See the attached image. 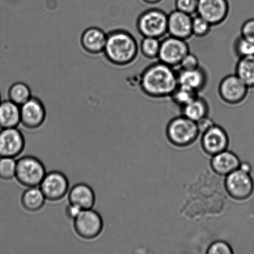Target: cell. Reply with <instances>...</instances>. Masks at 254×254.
I'll return each mask as SVG.
<instances>
[{
	"label": "cell",
	"instance_id": "1",
	"mask_svg": "<svg viewBox=\"0 0 254 254\" xmlns=\"http://www.w3.org/2000/svg\"><path fill=\"white\" fill-rule=\"evenodd\" d=\"M139 86L149 98H170L179 86L177 69L159 61L149 64L139 76Z\"/></svg>",
	"mask_w": 254,
	"mask_h": 254
},
{
	"label": "cell",
	"instance_id": "2",
	"mask_svg": "<svg viewBox=\"0 0 254 254\" xmlns=\"http://www.w3.org/2000/svg\"><path fill=\"white\" fill-rule=\"evenodd\" d=\"M138 42L129 32L116 30L107 35L104 52L106 59L119 66L128 65L138 56Z\"/></svg>",
	"mask_w": 254,
	"mask_h": 254
},
{
	"label": "cell",
	"instance_id": "3",
	"mask_svg": "<svg viewBox=\"0 0 254 254\" xmlns=\"http://www.w3.org/2000/svg\"><path fill=\"white\" fill-rule=\"evenodd\" d=\"M200 133L197 124L183 115L172 119L166 128L169 141L181 148L192 144Z\"/></svg>",
	"mask_w": 254,
	"mask_h": 254
},
{
	"label": "cell",
	"instance_id": "4",
	"mask_svg": "<svg viewBox=\"0 0 254 254\" xmlns=\"http://www.w3.org/2000/svg\"><path fill=\"white\" fill-rule=\"evenodd\" d=\"M168 16L158 8L146 10L137 19V30L143 37L163 38L168 34Z\"/></svg>",
	"mask_w": 254,
	"mask_h": 254
},
{
	"label": "cell",
	"instance_id": "5",
	"mask_svg": "<svg viewBox=\"0 0 254 254\" xmlns=\"http://www.w3.org/2000/svg\"><path fill=\"white\" fill-rule=\"evenodd\" d=\"M46 174L44 164L36 157L24 156L16 161L15 178L22 186L27 188L39 186Z\"/></svg>",
	"mask_w": 254,
	"mask_h": 254
},
{
	"label": "cell",
	"instance_id": "6",
	"mask_svg": "<svg viewBox=\"0 0 254 254\" xmlns=\"http://www.w3.org/2000/svg\"><path fill=\"white\" fill-rule=\"evenodd\" d=\"M189 52L190 47L186 40L169 36L161 41L158 59L162 63L177 69Z\"/></svg>",
	"mask_w": 254,
	"mask_h": 254
},
{
	"label": "cell",
	"instance_id": "7",
	"mask_svg": "<svg viewBox=\"0 0 254 254\" xmlns=\"http://www.w3.org/2000/svg\"><path fill=\"white\" fill-rule=\"evenodd\" d=\"M250 89L235 73L228 74L221 79L218 86V94L224 103L229 105H238L247 98Z\"/></svg>",
	"mask_w": 254,
	"mask_h": 254
},
{
	"label": "cell",
	"instance_id": "8",
	"mask_svg": "<svg viewBox=\"0 0 254 254\" xmlns=\"http://www.w3.org/2000/svg\"><path fill=\"white\" fill-rule=\"evenodd\" d=\"M225 188L231 197L238 200H246L254 193V182L250 173L238 169L226 176Z\"/></svg>",
	"mask_w": 254,
	"mask_h": 254
},
{
	"label": "cell",
	"instance_id": "9",
	"mask_svg": "<svg viewBox=\"0 0 254 254\" xmlns=\"http://www.w3.org/2000/svg\"><path fill=\"white\" fill-rule=\"evenodd\" d=\"M74 228L81 238L93 240L100 235L103 230V218L93 208L83 210L74 220Z\"/></svg>",
	"mask_w": 254,
	"mask_h": 254
},
{
	"label": "cell",
	"instance_id": "10",
	"mask_svg": "<svg viewBox=\"0 0 254 254\" xmlns=\"http://www.w3.org/2000/svg\"><path fill=\"white\" fill-rule=\"evenodd\" d=\"M228 0H198L196 14L202 17L212 26H220L230 14Z\"/></svg>",
	"mask_w": 254,
	"mask_h": 254
},
{
	"label": "cell",
	"instance_id": "11",
	"mask_svg": "<svg viewBox=\"0 0 254 254\" xmlns=\"http://www.w3.org/2000/svg\"><path fill=\"white\" fill-rule=\"evenodd\" d=\"M39 186L46 200L59 201L68 192L69 181L64 173L54 171L46 174Z\"/></svg>",
	"mask_w": 254,
	"mask_h": 254
},
{
	"label": "cell",
	"instance_id": "12",
	"mask_svg": "<svg viewBox=\"0 0 254 254\" xmlns=\"http://www.w3.org/2000/svg\"><path fill=\"white\" fill-rule=\"evenodd\" d=\"M25 147L23 134L16 128H3L0 131V158L19 156Z\"/></svg>",
	"mask_w": 254,
	"mask_h": 254
},
{
	"label": "cell",
	"instance_id": "13",
	"mask_svg": "<svg viewBox=\"0 0 254 254\" xmlns=\"http://www.w3.org/2000/svg\"><path fill=\"white\" fill-rule=\"evenodd\" d=\"M21 123L26 128L36 129L44 124L46 118V110L43 103L37 98L31 97L20 106Z\"/></svg>",
	"mask_w": 254,
	"mask_h": 254
},
{
	"label": "cell",
	"instance_id": "14",
	"mask_svg": "<svg viewBox=\"0 0 254 254\" xmlns=\"http://www.w3.org/2000/svg\"><path fill=\"white\" fill-rule=\"evenodd\" d=\"M229 146V137L222 127L214 124L210 128L203 132L201 146L209 155L226 150Z\"/></svg>",
	"mask_w": 254,
	"mask_h": 254
},
{
	"label": "cell",
	"instance_id": "15",
	"mask_svg": "<svg viewBox=\"0 0 254 254\" xmlns=\"http://www.w3.org/2000/svg\"><path fill=\"white\" fill-rule=\"evenodd\" d=\"M192 17L176 9L171 11L168 16L169 36L186 41L190 39L192 36Z\"/></svg>",
	"mask_w": 254,
	"mask_h": 254
},
{
	"label": "cell",
	"instance_id": "16",
	"mask_svg": "<svg viewBox=\"0 0 254 254\" xmlns=\"http://www.w3.org/2000/svg\"><path fill=\"white\" fill-rule=\"evenodd\" d=\"M179 86L185 87L199 93L205 88L208 82V75L201 66L197 68L184 70L177 69Z\"/></svg>",
	"mask_w": 254,
	"mask_h": 254
},
{
	"label": "cell",
	"instance_id": "17",
	"mask_svg": "<svg viewBox=\"0 0 254 254\" xmlns=\"http://www.w3.org/2000/svg\"><path fill=\"white\" fill-rule=\"evenodd\" d=\"M241 163L236 154L226 149L213 156L211 166L218 175L226 176L240 168Z\"/></svg>",
	"mask_w": 254,
	"mask_h": 254
},
{
	"label": "cell",
	"instance_id": "18",
	"mask_svg": "<svg viewBox=\"0 0 254 254\" xmlns=\"http://www.w3.org/2000/svg\"><path fill=\"white\" fill-rule=\"evenodd\" d=\"M69 203L78 206L82 210L93 208L96 196L93 189L84 183L74 185L69 190Z\"/></svg>",
	"mask_w": 254,
	"mask_h": 254
},
{
	"label": "cell",
	"instance_id": "19",
	"mask_svg": "<svg viewBox=\"0 0 254 254\" xmlns=\"http://www.w3.org/2000/svg\"><path fill=\"white\" fill-rule=\"evenodd\" d=\"M107 40V34L98 27H92L87 29L82 34V47L86 52L92 54L104 51Z\"/></svg>",
	"mask_w": 254,
	"mask_h": 254
},
{
	"label": "cell",
	"instance_id": "20",
	"mask_svg": "<svg viewBox=\"0 0 254 254\" xmlns=\"http://www.w3.org/2000/svg\"><path fill=\"white\" fill-rule=\"evenodd\" d=\"M21 123L20 106L9 100L0 103V128H16Z\"/></svg>",
	"mask_w": 254,
	"mask_h": 254
},
{
	"label": "cell",
	"instance_id": "21",
	"mask_svg": "<svg viewBox=\"0 0 254 254\" xmlns=\"http://www.w3.org/2000/svg\"><path fill=\"white\" fill-rule=\"evenodd\" d=\"M182 115L197 123L208 117L210 108L205 99L198 96L188 105L181 109Z\"/></svg>",
	"mask_w": 254,
	"mask_h": 254
},
{
	"label": "cell",
	"instance_id": "22",
	"mask_svg": "<svg viewBox=\"0 0 254 254\" xmlns=\"http://www.w3.org/2000/svg\"><path fill=\"white\" fill-rule=\"evenodd\" d=\"M46 200L41 189L37 187L29 188L24 191L21 196L22 206L31 212L41 210L43 207Z\"/></svg>",
	"mask_w": 254,
	"mask_h": 254
},
{
	"label": "cell",
	"instance_id": "23",
	"mask_svg": "<svg viewBox=\"0 0 254 254\" xmlns=\"http://www.w3.org/2000/svg\"><path fill=\"white\" fill-rule=\"evenodd\" d=\"M235 74L250 89H254V56L238 60Z\"/></svg>",
	"mask_w": 254,
	"mask_h": 254
},
{
	"label": "cell",
	"instance_id": "24",
	"mask_svg": "<svg viewBox=\"0 0 254 254\" xmlns=\"http://www.w3.org/2000/svg\"><path fill=\"white\" fill-rule=\"evenodd\" d=\"M8 96L10 101L21 106L31 98V89L26 83L17 82L10 87Z\"/></svg>",
	"mask_w": 254,
	"mask_h": 254
},
{
	"label": "cell",
	"instance_id": "25",
	"mask_svg": "<svg viewBox=\"0 0 254 254\" xmlns=\"http://www.w3.org/2000/svg\"><path fill=\"white\" fill-rule=\"evenodd\" d=\"M161 41V39L154 37H143L139 45V51L146 59H158L160 51Z\"/></svg>",
	"mask_w": 254,
	"mask_h": 254
},
{
	"label": "cell",
	"instance_id": "26",
	"mask_svg": "<svg viewBox=\"0 0 254 254\" xmlns=\"http://www.w3.org/2000/svg\"><path fill=\"white\" fill-rule=\"evenodd\" d=\"M198 96V93L185 87L178 86L170 97L173 103L181 109L188 105Z\"/></svg>",
	"mask_w": 254,
	"mask_h": 254
},
{
	"label": "cell",
	"instance_id": "27",
	"mask_svg": "<svg viewBox=\"0 0 254 254\" xmlns=\"http://www.w3.org/2000/svg\"><path fill=\"white\" fill-rule=\"evenodd\" d=\"M212 27L206 20L199 16L198 14H196L192 17V25H191L192 36L198 38H203L210 34Z\"/></svg>",
	"mask_w": 254,
	"mask_h": 254
},
{
	"label": "cell",
	"instance_id": "28",
	"mask_svg": "<svg viewBox=\"0 0 254 254\" xmlns=\"http://www.w3.org/2000/svg\"><path fill=\"white\" fill-rule=\"evenodd\" d=\"M234 51L239 59L253 56H254V44L242 36H239L234 43Z\"/></svg>",
	"mask_w": 254,
	"mask_h": 254
},
{
	"label": "cell",
	"instance_id": "29",
	"mask_svg": "<svg viewBox=\"0 0 254 254\" xmlns=\"http://www.w3.org/2000/svg\"><path fill=\"white\" fill-rule=\"evenodd\" d=\"M16 161L12 158H0V178L9 180L15 177Z\"/></svg>",
	"mask_w": 254,
	"mask_h": 254
},
{
	"label": "cell",
	"instance_id": "30",
	"mask_svg": "<svg viewBox=\"0 0 254 254\" xmlns=\"http://www.w3.org/2000/svg\"><path fill=\"white\" fill-rule=\"evenodd\" d=\"M198 0H176V9L193 16L197 12Z\"/></svg>",
	"mask_w": 254,
	"mask_h": 254
},
{
	"label": "cell",
	"instance_id": "31",
	"mask_svg": "<svg viewBox=\"0 0 254 254\" xmlns=\"http://www.w3.org/2000/svg\"><path fill=\"white\" fill-rule=\"evenodd\" d=\"M233 253L232 248L227 243L218 241L209 246L207 254H231Z\"/></svg>",
	"mask_w": 254,
	"mask_h": 254
},
{
	"label": "cell",
	"instance_id": "32",
	"mask_svg": "<svg viewBox=\"0 0 254 254\" xmlns=\"http://www.w3.org/2000/svg\"><path fill=\"white\" fill-rule=\"evenodd\" d=\"M200 66V61H199L198 57L195 54L189 52L181 61L180 64L177 69L189 70V69L197 68Z\"/></svg>",
	"mask_w": 254,
	"mask_h": 254
},
{
	"label": "cell",
	"instance_id": "33",
	"mask_svg": "<svg viewBox=\"0 0 254 254\" xmlns=\"http://www.w3.org/2000/svg\"><path fill=\"white\" fill-rule=\"evenodd\" d=\"M240 36L254 44V18L249 19L244 22Z\"/></svg>",
	"mask_w": 254,
	"mask_h": 254
},
{
	"label": "cell",
	"instance_id": "34",
	"mask_svg": "<svg viewBox=\"0 0 254 254\" xmlns=\"http://www.w3.org/2000/svg\"><path fill=\"white\" fill-rule=\"evenodd\" d=\"M82 210H83L79 208L78 206L69 203L68 205L66 206L65 213L67 217L69 220H74L79 215Z\"/></svg>",
	"mask_w": 254,
	"mask_h": 254
},
{
	"label": "cell",
	"instance_id": "35",
	"mask_svg": "<svg viewBox=\"0 0 254 254\" xmlns=\"http://www.w3.org/2000/svg\"><path fill=\"white\" fill-rule=\"evenodd\" d=\"M196 124H197L199 130L202 132V133L215 124L210 118H208V117L201 119L200 121L197 122Z\"/></svg>",
	"mask_w": 254,
	"mask_h": 254
},
{
	"label": "cell",
	"instance_id": "36",
	"mask_svg": "<svg viewBox=\"0 0 254 254\" xmlns=\"http://www.w3.org/2000/svg\"><path fill=\"white\" fill-rule=\"evenodd\" d=\"M241 170L246 172V173H250L252 171V168L250 164L248 163H241L240 168Z\"/></svg>",
	"mask_w": 254,
	"mask_h": 254
},
{
	"label": "cell",
	"instance_id": "37",
	"mask_svg": "<svg viewBox=\"0 0 254 254\" xmlns=\"http://www.w3.org/2000/svg\"><path fill=\"white\" fill-rule=\"evenodd\" d=\"M143 1L147 4H155L159 3V2H161L162 0H143Z\"/></svg>",
	"mask_w": 254,
	"mask_h": 254
},
{
	"label": "cell",
	"instance_id": "38",
	"mask_svg": "<svg viewBox=\"0 0 254 254\" xmlns=\"http://www.w3.org/2000/svg\"><path fill=\"white\" fill-rule=\"evenodd\" d=\"M0 103H1V96H0Z\"/></svg>",
	"mask_w": 254,
	"mask_h": 254
}]
</instances>
